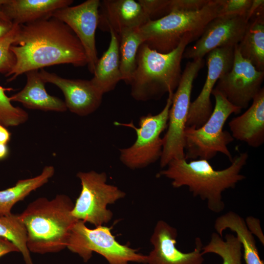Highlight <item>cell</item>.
<instances>
[{
  "instance_id": "1f68e13d",
  "label": "cell",
  "mask_w": 264,
  "mask_h": 264,
  "mask_svg": "<svg viewBox=\"0 0 264 264\" xmlns=\"http://www.w3.org/2000/svg\"><path fill=\"white\" fill-rule=\"evenodd\" d=\"M210 0H170V11H196L206 5Z\"/></svg>"
},
{
  "instance_id": "836d02e7",
  "label": "cell",
  "mask_w": 264,
  "mask_h": 264,
  "mask_svg": "<svg viewBox=\"0 0 264 264\" xmlns=\"http://www.w3.org/2000/svg\"><path fill=\"white\" fill-rule=\"evenodd\" d=\"M13 252H19V250L13 243L0 237V258Z\"/></svg>"
},
{
  "instance_id": "4dcf8cb0",
  "label": "cell",
  "mask_w": 264,
  "mask_h": 264,
  "mask_svg": "<svg viewBox=\"0 0 264 264\" xmlns=\"http://www.w3.org/2000/svg\"><path fill=\"white\" fill-rule=\"evenodd\" d=\"M150 21L160 19L170 13V0H138Z\"/></svg>"
},
{
  "instance_id": "7c38bea8",
  "label": "cell",
  "mask_w": 264,
  "mask_h": 264,
  "mask_svg": "<svg viewBox=\"0 0 264 264\" xmlns=\"http://www.w3.org/2000/svg\"><path fill=\"white\" fill-rule=\"evenodd\" d=\"M248 22L246 16L216 17L206 26L195 44L185 49L183 59H202L216 48L235 47L242 39Z\"/></svg>"
},
{
  "instance_id": "7a4b0ae2",
  "label": "cell",
  "mask_w": 264,
  "mask_h": 264,
  "mask_svg": "<svg viewBox=\"0 0 264 264\" xmlns=\"http://www.w3.org/2000/svg\"><path fill=\"white\" fill-rule=\"evenodd\" d=\"M248 158L247 152L240 153L233 158L229 167L220 170H215L206 159L188 161L184 158L176 159L157 176L171 179L174 188L188 187L194 197L206 202L209 210L219 213L225 208L223 192L234 188L238 182L245 179L241 172Z\"/></svg>"
},
{
  "instance_id": "83f0119b",
  "label": "cell",
  "mask_w": 264,
  "mask_h": 264,
  "mask_svg": "<svg viewBox=\"0 0 264 264\" xmlns=\"http://www.w3.org/2000/svg\"><path fill=\"white\" fill-rule=\"evenodd\" d=\"M12 90L0 86V123L6 127L19 126L28 119V113L22 109L14 106L5 91Z\"/></svg>"
},
{
  "instance_id": "f35d334b",
  "label": "cell",
  "mask_w": 264,
  "mask_h": 264,
  "mask_svg": "<svg viewBox=\"0 0 264 264\" xmlns=\"http://www.w3.org/2000/svg\"><path fill=\"white\" fill-rule=\"evenodd\" d=\"M6 0H0V18L2 19H5L9 20L7 19V18L5 17V16L4 15L2 10V7L3 4L5 2Z\"/></svg>"
},
{
  "instance_id": "e575fe53",
  "label": "cell",
  "mask_w": 264,
  "mask_h": 264,
  "mask_svg": "<svg viewBox=\"0 0 264 264\" xmlns=\"http://www.w3.org/2000/svg\"><path fill=\"white\" fill-rule=\"evenodd\" d=\"M264 7V0H252L246 16L249 21L260 10Z\"/></svg>"
},
{
  "instance_id": "4fadbf2b",
  "label": "cell",
  "mask_w": 264,
  "mask_h": 264,
  "mask_svg": "<svg viewBox=\"0 0 264 264\" xmlns=\"http://www.w3.org/2000/svg\"><path fill=\"white\" fill-rule=\"evenodd\" d=\"M100 2L87 0L77 5L59 9L52 16L66 23L79 40L86 52L88 69L92 74L98 60L95 33Z\"/></svg>"
},
{
  "instance_id": "5bb4252c",
  "label": "cell",
  "mask_w": 264,
  "mask_h": 264,
  "mask_svg": "<svg viewBox=\"0 0 264 264\" xmlns=\"http://www.w3.org/2000/svg\"><path fill=\"white\" fill-rule=\"evenodd\" d=\"M234 47L216 48L207 54L206 79L198 97L191 102L186 127L198 128L208 119L213 111L210 97L218 80L232 66Z\"/></svg>"
},
{
  "instance_id": "52a82bcc",
  "label": "cell",
  "mask_w": 264,
  "mask_h": 264,
  "mask_svg": "<svg viewBox=\"0 0 264 264\" xmlns=\"http://www.w3.org/2000/svg\"><path fill=\"white\" fill-rule=\"evenodd\" d=\"M204 65L203 58L188 62L182 73L179 84L174 93L169 110L167 131L163 139L160 158L161 168L172 160L185 157L184 131L191 104L193 82Z\"/></svg>"
},
{
  "instance_id": "5b68a950",
  "label": "cell",
  "mask_w": 264,
  "mask_h": 264,
  "mask_svg": "<svg viewBox=\"0 0 264 264\" xmlns=\"http://www.w3.org/2000/svg\"><path fill=\"white\" fill-rule=\"evenodd\" d=\"M220 9L219 0H210L199 10L173 11L160 19L149 21L137 30L143 44L157 52L168 53L187 35L197 40L208 23L218 16Z\"/></svg>"
},
{
  "instance_id": "7402d4cb",
  "label": "cell",
  "mask_w": 264,
  "mask_h": 264,
  "mask_svg": "<svg viewBox=\"0 0 264 264\" xmlns=\"http://www.w3.org/2000/svg\"><path fill=\"white\" fill-rule=\"evenodd\" d=\"M214 227L220 236L226 229L236 233L242 248L243 258L246 264H264L259 255L254 236L248 229L243 218L233 211H229L218 217Z\"/></svg>"
},
{
  "instance_id": "6da1fadb",
  "label": "cell",
  "mask_w": 264,
  "mask_h": 264,
  "mask_svg": "<svg viewBox=\"0 0 264 264\" xmlns=\"http://www.w3.org/2000/svg\"><path fill=\"white\" fill-rule=\"evenodd\" d=\"M10 50L15 64L5 75L8 82L32 70L71 64L87 66L85 50L75 34L65 23L51 17L20 25L18 36Z\"/></svg>"
},
{
  "instance_id": "d4e9b609",
  "label": "cell",
  "mask_w": 264,
  "mask_h": 264,
  "mask_svg": "<svg viewBox=\"0 0 264 264\" xmlns=\"http://www.w3.org/2000/svg\"><path fill=\"white\" fill-rule=\"evenodd\" d=\"M137 29L126 30L119 35L120 70L122 81L130 85L136 68L139 47L143 44Z\"/></svg>"
},
{
  "instance_id": "9a60e30c",
  "label": "cell",
  "mask_w": 264,
  "mask_h": 264,
  "mask_svg": "<svg viewBox=\"0 0 264 264\" xmlns=\"http://www.w3.org/2000/svg\"><path fill=\"white\" fill-rule=\"evenodd\" d=\"M177 231L166 221L156 223L150 241L153 249L147 256L148 264H202L204 259L200 238L195 239V246L190 252L184 253L176 246Z\"/></svg>"
},
{
  "instance_id": "8992f818",
  "label": "cell",
  "mask_w": 264,
  "mask_h": 264,
  "mask_svg": "<svg viewBox=\"0 0 264 264\" xmlns=\"http://www.w3.org/2000/svg\"><path fill=\"white\" fill-rule=\"evenodd\" d=\"M212 94L215 105L207 121L199 128H185L184 158L187 160L203 159L209 161L220 153L231 162L233 158L228 145L234 139L230 132L223 130V127L232 114H238L242 110L218 91L214 89Z\"/></svg>"
},
{
  "instance_id": "d6a6232c",
  "label": "cell",
  "mask_w": 264,
  "mask_h": 264,
  "mask_svg": "<svg viewBox=\"0 0 264 264\" xmlns=\"http://www.w3.org/2000/svg\"><path fill=\"white\" fill-rule=\"evenodd\" d=\"M244 220L249 231L259 239L260 242L264 246V236L261 227L260 220L249 216L247 217Z\"/></svg>"
},
{
  "instance_id": "74e56055",
  "label": "cell",
  "mask_w": 264,
  "mask_h": 264,
  "mask_svg": "<svg viewBox=\"0 0 264 264\" xmlns=\"http://www.w3.org/2000/svg\"><path fill=\"white\" fill-rule=\"evenodd\" d=\"M9 153V150L7 144L0 143V161L5 159Z\"/></svg>"
},
{
  "instance_id": "e0dca14e",
  "label": "cell",
  "mask_w": 264,
  "mask_h": 264,
  "mask_svg": "<svg viewBox=\"0 0 264 264\" xmlns=\"http://www.w3.org/2000/svg\"><path fill=\"white\" fill-rule=\"evenodd\" d=\"M149 21L138 1L103 0L100 2L98 27L103 31H112L119 35L126 30L138 28Z\"/></svg>"
},
{
  "instance_id": "8d00e7d4",
  "label": "cell",
  "mask_w": 264,
  "mask_h": 264,
  "mask_svg": "<svg viewBox=\"0 0 264 264\" xmlns=\"http://www.w3.org/2000/svg\"><path fill=\"white\" fill-rule=\"evenodd\" d=\"M11 136L6 127L0 123V143L7 144L10 140Z\"/></svg>"
},
{
  "instance_id": "2e32d148",
  "label": "cell",
  "mask_w": 264,
  "mask_h": 264,
  "mask_svg": "<svg viewBox=\"0 0 264 264\" xmlns=\"http://www.w3.org/2000/svg\"><path fill=\"white\" fill-rule=\"evenodd\" d=\"M39 72L45 83L52 84L62 90L67 109L71 112L85 116L94 112L100 106L104 94L90 80L65 78L44 68Z\"/></svg>"
},
{
  "instance_id": "8fae6325",
  "label": "cell",
  "mask_w": 264,
  "mask_h": 264,
  "mask_svg": "<svg viewBox=\"0 0 264 264\" xmlns=\"http://www.w3.org/2000/svg\"><path fill=\"white\" fill-rule=\"evenodd\" d=\"M264 71L258 70L234 47L231 69L218 80L214 89L222 94L232 104L240 109L247 108L250 101L260 91Z\"/></svg>"
},
{
  "instance_id": "f546056e",
  "label": "cell",
  "mask_w": 264,
  "mask_h": 264,
  "mask_svg": "<svg viewBox=\"0 0 264 264\" xmlns=\"http://www.w3.org/2000/svg\"><path fill=\"white\" fill-rule=\"evenodd\" d=\"M252 1V0H219L220 9L218 16H246Z\"/></svg>"
},
{
  "instance_id": "3957f363",
  "label": "cell",
  "mask_w": 264,
  "mask_h": 264,
  "mask_svg": "<svg viewBox=\"0 0 264 264\" xmlns=\"http://www.w3.org/2000/svg\"><path fill=\"white\" fill-rule=\"evenodd\" d=\"M74 203L65 194L51 199L39 198L20 214L27 231V247L40 254L66 248L71 230L78 220L72 215Z\"/></svg>"
},
{
  "instance_id": "d6986e66",
  "label": "cell",
  "mask_w": 264,
  "mask_h": 264,
  "mask_svg": "<svg viewBox=\"0 0 264 264\" xmlns=\"http://www.w3.org/2000/svg\"><path fill=\"white\" fill-rule=\"evenodd\" d=\"M73 2L72 0H6L2 10L7 19L21 25L49 18L56 10Z\"/></svg>"
},
{
  "instance_id": "cb8c5ba5",
  "label": "cell",
  "mask_w": 264,
  "mask_h": 264,
  "mask_svg": "<svg viewBox=\"0 0 264 264\" xmlns=\"http://www.w3.org/2000/svg\"><path fill=\"white\" fill-rule=\"evenodd\" d=\"M55 173L52 166H45L41 174L34 177L20 179L10 188L0 191V216L11 214V209L32 192L46 184Z\"/></svg>"
},
{
  "instance_id": "30bf717a",
  "label": "cell",
  "mask_w": 264,
  "mask_h": 264,
  "mask_svg": "<svg viewBox=\"0 0 264 264\" xmlns=\"http://www.w3.org/2000/svg\"><path fill=\"white\" fill-rule=\"evenodd\" d=\"M76 176L82 188L74 204L72 216L95 226L108 223L113 214L107 208V205L123 198L126 194L117 187L107 184V176L104 172H79Z\"/></svg>"
},
{
  "instance_id": "603a6c76",
  "label": "cell",
  "mask_w": 264,
  "mask_h": 264,
  "mask_svg": "<svg viewBox=\"0 0 264 264\" xmlns=\"http://www.w3.org/2000/svg\"><path fill=\"white\" fill-rule=\"evenodd\" d=\"M237 47L243 58L250 62L258 70L264 71V8L249 21Z\"/></svg>"
},
{
  "instance_id": "44dd1931",
  "label": "cell",
  "mask_w": 264,
  "mask_h": 264,
  "mask_svg": "<svg viewBox=\"0 0 264 264\" xmlns=\"http://www.w3.org/2000/svg\"><path fill=\"white\" fill-rule=\"evenodd\" d=\"M107 49L98 58L91 81L103 94L113 90L122 81L120 70L119 36L112 31Z\"/></svg>"
},
{
  "instance_id": "4316f807",
  "label": "cell",
  "mask_w": 264,
  "mask_h": 264,
  "mask_svg": "<svg viewBox=\"0 0 264 264\" xmlns=\"http://www.w3.org/2000/svg\"><path fill=\"white\" fill-rule=\"evenodd\" d=\"M0 237L8 240L18 248L26 264H33L27 245L26 229L20 214L0 216Z\"/></svg>"
},
{
  "instance_id": "277c9868",
  "label": "cell",
  "mask_w": 264,
  "mask_h": 264,
  "mask_svg": "<svg viewBox=\"0 0 264 264\" xmlns=\"http://www.w3.org/2000/svg\"><path fill=\"white\" fill-rule=\"evenodd\" d=\"M196 40L187 35L175 49L162 53L145 44L139 47L135 69L130 84L131 94L136 100L147 101L174 92L180 82L183 54L186 46Z\"/></svg>"
},
{
  "instance_id": "ac0fdd59",
  "label": "cell",
  "mask_w": 264,
  "mask_h": 264,
  "mask_svg": "<svg viewBox=\"0 0 264 264\" xmlns=\"http://www.w3.org/2000/svg\"><path fill=\"white\" fill-rule=\"evenodd\" d=\"M228 126L234 139L253 148L264 142V88L252 100L250 107L242 115L233 118Z\"/></svg>"
},
{
  "instance_id": "f1b7e54d",
  "label": "cell",
  "mask_w": 264,
  "mask_h": 264,
  "mask_svg": "<svg viewBox=\"0 0 264 264\" xmlns=\"http://www.w3.org/2000/svg\"><path fill=\"white\" fill-rule=\"evenodd\" d=\"M20 25L14 23L12 29L0 38V73H9L15 64L14 55L10 50L18 34Z\"/></svg>"
},
{
  "instance_id": "d590c367",
  "label": "cell",
  "mask_w": 264,
  "mask_h": 264,
  "mask_svg": "<svg viewBox=\"0 0 264 264\" xmlns=\"http://www.w3.org/2000/svg\"><path fill=\"white\" fill-rule=\"evenodd\" d=\"M13 25L11 21L0 18V38L7 34L12 29Z\"/></svg>"
},
{
  "instance_id": "9c48e42d",
  "label": "cell",
  "mask_w": 264,
  "mask_h": 264,
  "mask_svg": "<svg viewBox=\"0 0 264 264\" xmlns=\"http://www.w3.org/2000/svg\"><path fill=\"white\" fill-rule=\"evenodd\" d=\"M174 93H168L166 104L160 112L141 116L138 127L135 126L132 121L129 123L114 122L116 126L133 129L136 134L135 141L131 146L119 150L120 160L129 168H144L160 159L163 147L160 135L167 128Z\"/></svg>"
},
{
  "instance_id": "ffe728a7",
  "label": "cell",
  "mask_w": 264,
  "mask_h": 264,
  "mask_svg": "<svg viewBox=\"0 0 264 264\" xmlns=\"http://www.w3.org/2000/svg\"><path fill=\"white\" fill-rule=\"evenodd\" d=\"M25 74L27 78L25 86L21 91L9 97L11 102H20L30 109L45 111H66L67 109L64 101L47 93L45 83L38 70H30Z\"/></svg>"
},
{
  "instance_id": "484cf974",
  "label": "cell",
  "mask_w": 264,
  "mask_h": 264,
  "mask_svg": "<svg viewBox=\"0 0 264 264\" xmlns=\"http://www.w3.org/2000/svg\"><path fill=\"white\" fill-rule=\"evenodd\" d=\"M204 255L214 253L222 259L221 264H242V248L240 240L236 235L227 234L224 239L217 233H213L209 242L202 246Z\"/></svg>"
},
{
  "instance_id": "ba28073f",
  "label": "cell",
  "mask_w": 264,
  "mask_h": 264,
  "mask_svg": "<svg viewBox=\"0 0 264 264\" xmlns=\"http://www.w3.org/2000/svg\"><path fill=\"white\" fill-rule=\"evenodd\" d=\"M84 221L78 220L70 233L67 247L78 254L85 262L93 252L103 256L110 264H129V262L147 264V256L137 250L118 242L111 232V227L103 225L88 228Z\"/></svg>"
}]
</instances>
